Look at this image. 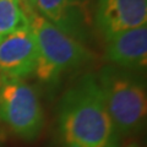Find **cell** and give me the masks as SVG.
Here are the masks:
<instances>
[{"label":"cell","mask_w":147,"mask_h":147,"mask_svg":"<svg viewBox=\"0 0 147 147\" xmlns=\"http://www.w3.org/2000/svg\"><path fill=\"white\" fill-rule=\"evenodd\" d=\"M57 147H120L112 118L93 75H85L59 103Z\"/></svg>","instance_id":"obj_1"},{"label":"cell","mask_w":147,"mask_h":147,"mask_svg":"<svg viewBox=\"0 0 147 147\" xmlns=\"http://www.w3.org/2000/svg\"><path fill=\"white\" fill-rule=\"evenodd\" d=\"M96 80L120 137L139 132L147 117V92L141 74L107 65L99 70Z\"/></svg>","instance_id":"obj_2"},{"label":"cell","mask_w":147,"mask_h":147,"mask_svg":"<svg viewBox=\"0 0 147 147\" xmlns=\"http://www.w3.org/2000/svg\"><path fill=\"white\" fill-rule=\"evenodd\" d=\"M28 26L38 49L34 74L40 81L54 82L65 72L77 70L93 58L84 44L61 32L38 12L28 17Z\"/></svg>","instance_id":"obj_3"},{"label":"cell","mask_w":147,"mask_h":147,"mask_svg":"<svg viewBox=\"0 0 147 147\" xmlns=\"http://www.w3.org/2000/svg\"><path fill=\"white\" fill-rule=\"evenodd\" d=\"M0 120L18 139L36 140L44 125V113L33 87L21 79L1 76Z\"/></svg>","instance_id":"obj_4"},{"label":"cell","mask_w":147,"mask_h":147,"mask_svg":"<svg viewBox=\"0 0 147 147\" xmlns=\"http://www.w3.org/2000/svg\"><path fill=\"white\" fill-rule=\"evenodd\" d=\"M37 12L82 44L92 38L94 21L91 0H37Z\"/></svg>","instance_id":"obj_5"},{"label":"cell","mask_w":147,"mask_h":147,"mask_svg":"<svg viewBox=\"0 0 147 147\" xmlns=\"http://www.w3.org/2000/svg\"><path fill=\"white\" fill-rule=\"evenodd\" d=\"M93 21L105 40L120 32L146 26L147 0H98Z\"/></svg>","instance_id":"obj_6"},{"label":"cell","mask_w":147,"mask_h":147,"mask_svg":"<svg viewBox=\"0 0 147 147\" xmlns=\"http://www.w3.org/2000/svg\"><path fill=\"white\" fill-rule=\"evenodd\" d=\"M38 49L30 26L0 38V75L11 79H24L34 74Z\"/></svg>","instance_id":"obj_7"},{"label":"cell","mask_w":147,"mask_h":147,"mask_svg":"<svg viewBox=\"0 0 147 147\" xmlns=\"http://www.w3.org/2000/svg\"><path fill=\"white\" fill-rule=\"evenodd\" d=\"M107 58L114 66L141 74L147 65V25L109 38Z\"/></svg>","instance_id":"obj_8"},{"label":"cell","mask_w":147,"mask_h":147,"mask_svg":"<svg viewBox=\"0 0 147 147\" xmlns=\"http://www.w3.org/2000/svg\"><path fill=\"white\" fill-rule=\"evenodd\" d=\"M28 26V20L18 0H0V38Z\"/></svg>","instance_id":"obj_9"},{"label":"cell","mask_w":147,"mask_h":147,"mask_svg":"<svg viewBox=\"0 0 147 147\" xmlns=\"http://www.w3.org/2000/svg\"><path fill=\"white\" fill-rule=\"evenodd\" d=\"M18 3H20L27 20H28V17L31 15L37 12V0H18Z\"/></svg>","instance_id":"obj_10"},{"label":"cell","mask_w":147,"mask_h":147,"mask_svg":"<svg viewBox=\"0 0 147 147\" xmlns=\"http://www.w3.org/2000/svg\"><path fill=\"white\" fill-rule=\"evenodd\" d=\"M127 147H140V146H137V145H130V146H127Z\"/></svg>","instance_id":"obj_11"},{"label":"cell","mask_w":147,"mask_h":147,"mask_svg":"<svg viewBox=\"0 0 147 147\" xmlns=\"http://www.w3.org/2000/svg\"><path fill=\"white\" fill-rule=\"evenodd\" d=\"M0 82H1V75H0Z\"/></svg>","instance_id":"obj_12"}]
</instances>
